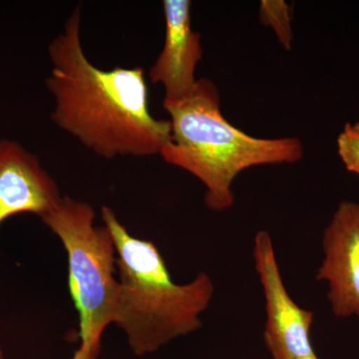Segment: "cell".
Wrapping results in <instances>:
<instances>
[{
  "label": "cell",
  "instance_id": "7c38bea8",
  "mask_svg": "<svg viewBox=\"0 0 359 359\" xmlns=\"http://www.w3.org/2000/svg\"><path fill=\"white\" fill-rule=\"evenodd\" d=\"M0 359H6L4 358V351H2L1 346H0Z\"/></svg>",
  "mask_w": 359,
  "mask_h": 359
},
{
  "label": "cell",
  "instance_id": "30bf717a",
  "mask_svg": "<svg viewBox=\"0 0 359 359\" xmlns=\"http://www.w3.org/2000/svg\"><path fill=\"white\" fill-rule=\"evenodd\" d=\"M337 153L347 171L359 176V123H346L337 140Z\"/></svg>",
  "mask_w": 359,
  "mask_h": 359
},
{
  "label": "cell",
  "instance_id": "52a82bcc",
  "mask_svg": "<svg viewBox=\"0 0 359 359\" xmlns=\"http://www.w3.org/2000/svg\"><path fill=\"white\" fill-rule=\"evenodd\" d=\"M192 4L165 0V40L162 51L149 71L154 84L164 87V101L175 102L192 93L197 84L196 68L203 57L200 33L192 28Z\"/></svg>",
  "mask_w": 359,
  "mask_h": 359
},
{
  "label": "cell",
  "instance_id": "8992f818",
  "mask_svg": "<svg viewBox=\"0 0 359 359\" xmlns=\"http://www.w3.org/2000/svg\"><path fill=\"white\" fill-rule=\"evenodd\" d=\"M323 250L316 280L327 285L332 313L359 318V203H340L323 233Z\"/></svg>",
  "mask_w": 359,
  "mask_h": 359
},
{
  "label": "cell",
  "instance_id": "7a4b0ae2",
  "mask_svg": "<svg viewBox=\"0 0 359 359\" xmlns=\"http://www.w3.org/2000/svg\"><path fill=\"white\" fill-rule=\"evenodd\" d=\"M101 217L114 241L119 271L113 323L126 335L132 353H154L200 330L201 316L215 294L210 276L200 273L192 282L174 283L152 241L132 236L107 205L101 209Z\"/></svg>",
  "mask_w": 359,
  "mask_h": 359
},
{
  "label": "cell",
  "instance_id": "ba28073f",
  "mask_svg": "<svg viewBox=\"0 0 359 359\" xmlns=\"http://www.w3.org/2000/svg\"><path fill=\"white\" fill-rule=\"evenodd\" d=\"M61 198L57 183L36 156L16 142L0 140V226L20 214L43 219Z\"/></svg>",
  "mask_w": 359,
  "mask_h": 359
},
{
  "label": "cell",
  "instance_id": "4fadbf2b",
  "mask_svg": "<svg viewBox=\"0 0 359 359\" xmlns=\"http://www.w3.org/2000/svg\"><path fill=\"white\" fill-rule=\"evenodd\" d=\"M306 359H318V356H316V354H314V355L311 356V358H308Z\"/></svg>",
  "mask_w": 359,
  "mask_h": 359
},
{
  "label": "cell",
  "instance_id": "9c48e42d",
  "mask_svg": "<svg viewBox=\"0 0 359 359\" xmlns=\"http://www.w3.org/2000/svg\"><path fill=\"white\" fill-rule=\"evenodd\" d=\"M259 20L275 32L285 50L292 47V7L283 0H263L259 6Z\"/></svg>",
  "mask_w": 359,
  "mask_h": 359
},
{
  "label": "cell",
  "instance_id": "3957f363",
  "mask_svg": "<svg viewBox=\"0 0 359 359\" xmlns=\"http://www.w3.org/2000/svg\"><path fill=\"white\" fill-rule=\"evenodd\" d=\"M219 100L216 84L201 78L186 98L164 101L171 140L160 153L167 164L202 182L205 205L216 212L233 205L231 187L241 172L262 165L294 164L304 156L299 139L256 138L238 129L224 118Z\"/></svg>",
  "mask_w": 359,
  "mask_h": 359
},
{
  "label": "cell",
  "instance_id": "277c9868",
  "mask_svg": "<svg viewBox=\"0 0 359 359\" xmlns=\"http://www.w3.org/2000/svg\"><path fill=\"white\" fill-rule=\"evenodd\" d=\"M41 221L67 255L68 287L79 318V347L99 355L104 332L114 321L119 287L112 235L105 224H95L89 203L68 196Z\"/></svg>",
  "mask_w": 359,
  "mask_h": 359
},
{
  "label": "cell",
  "instance_id": "8fae6325",
  "mask_svg": "<svg viewBox=\"0 0 359 359\" xmlns=\"http://www.w3.org/2000/svg\"><path fill=\"white\" fill-rule=\"evenodd\" d=\"M98 355L90 351H84V349L78 347V349L74 353L72 359H97Z\"/></svg>",
  "mask_w": 359,
  "mask_h": 359
},
{
  "label": "cell",
  "instance_id": "5b68a950",
  "mask_svg": "<svg viewBox=\"0 0 359 359\" xmlns=\"http://www.w3.org/2000/svg\"><path fill=\"white\" fill-rule=\"evenodd\" d=\"M255 266L266 302L264 341L273 359H306L314 355L311 339L313 313L302 309L285 289L268 231L255 237Z\"/></svg>",
  "mask_w": 359,
  "mask_h": 359
},
{
  "label": "cell",
  "instance_id": "6da1fadb",
  "mask_svg": "<svg viewBox=\"0 0 359 359\" xmlns=\"http://www.w3.org/2000/svg\"><path fill=\"white\" fill-rule=\"evenodd\" d=\"M52 68L45 85L53 97L51 119L105 159L160 154L171 140L170 120L149 109L142 67L102 69L87 58L81 39V6L48 46Z\"/></svg>",
  "mask_w": 359,
  "mask_h": 359
}]
</instances>
